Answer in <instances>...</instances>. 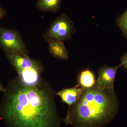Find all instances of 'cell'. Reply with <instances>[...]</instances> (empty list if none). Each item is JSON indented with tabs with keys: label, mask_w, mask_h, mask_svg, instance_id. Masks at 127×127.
I'll use <instances>...</instances> for the list:
<instances>
[{
	"label": "cell",
	"mask_w": 127,
	"mask_h": 127,
	"mask_svg": "<svg viewBox=\"0 0 127 127\" xmlns=\"http://www.w3.org/2000/svg\"><path fill=\"white\" fill-rule=\"evenodd\" d=\"M0 104V116L6 127H59L52 97L39 85L9 83Z\"/></svg>",
	"instance_id": "obj_1"
},
{
	"label": "cell",
	"mask_w": 127,
	"mask_h": 127,
	"mask_svg": "<svg viewBox=\"0 0 127 127\" xmlns=\"http://www.w3.org/2000/svg\"><path fill=\"white\" fill-rule=\"evenodd\" d=\"M118 108L114 90L101 89L94 85L84 89L64 121L73 127H103L113 119Z\"/></svg>",
	"instance_id": "obj_2"
},
{
	"label": "cell",
	"mask_w": 127,
	"mask_h": 127,
	"mask_svg": "<svg viewBox=\"0 0 127 127\" xmlns=\"http://www.w3.org/2000/svg\"><path fill=\"white\" fill-rule=\"evenodd\" d=\"M75 32L74 23L65 13H63L51 23L42 36L48 43L53 41L64 42L70 39Z\"/></svg>",
	"instance_id": "obj_3"
},
{
	"label": "cell",
	"mask_w": 127,
	"mask_h": 127,
	"mask_svg": "<svg viewBox=\"0 0 127 127\" xmlns=\"http://www.w3.org/2000/svg\"><path fill=\"white\" fill-rule=\"evenodd\" d=\"M0 47L6 53H16L28 57L26 46L19 32L0 26Z\"/></svg>",
	"instance_id": "obj_4"
},
{
	"label": "cell",
	"mask_w": 127,
	"mask_h": 127,
	"mask_svg": "<svg viewBox=\"0 0 127 127\" xmlns=\"http://www.w3.org/2000/svg\"><path fill=\"white\" fill-rule=\"evenodd\" d=\"M122 66V65L120 63L114 67H109L104 65L98 68V76L96 80L95 86L101 89L114 90V84L116 73Z\"/></svg>",
	"instance_id": "obj_5"
},
{
	"label": "cell",
	"mask_w": 127,
	"mask_h": 127,
	"mask_svg": "<svg viewBox=\"0 0 127 127\" xmlns=\"http://www.w3.org/2000/svg\"><path fill=\"white\" fill-rule=\"evenodd\" d=\"M6 55L17 73L26 68L41 66L39 62L30 58L29 57L24 56L16 53H6Z\"/></svg>",
	"instance_id": "obj_6"
},
{
	"label": "cell",
	"mask_w": 127,
	"mask_h": 127,
	"mask_svg": "<svg viewBox=\"0 0 127 127\" xmlns=\"http://www.w3.org/2000/svg\"><path fill=\"white\" fill-rule=\"evenodd\" d=\"M42 66L33 67L23 69L18 73L21 83L25 86L32 87L38 85Z\"/></svg>",
	"instance_id": "obj_7"
},
{
	"label": "cell",
	"mask_w": 127,
	"mask_h": 127,
	"mask_svg": "<svg viewBox=\"0 0 127 127\" xmlns=\"http://www.w3.org/2000/svg\"><path fill=\"white\" fill-rule=\"evenodd\" d=\"M84 89L81 87L73 88L64 89L57 93L56 94L61 97L63 102L66 103L68 106L67 115L70 112L71 107L79 100L83 92Z\"/></svg>",
	"instance_id": "obj_8"
},
{
	"label": "cell",
	"mask_w": 127,
	"mask_h": 127,
	"mask_svg": "<svg viewBox=\"0 0 127 127\" xmlns=\"http://www.w3.org/2000/svg\"><path fill=\"white\" fill-rule=\"evenodd\" d=\"M48 44V51L53 56L61 60H68V51L64 42L53 41Z\"/></svg>",
	"instance_id": "obj_9"
},
{
	"label": "cell",
	"mask_w": 127,
	"mask_h": 127,
	"mask_svg": "<svg viewBox=\"0 0 127 127\" xmlns=\"http://www.w3.org/2000/svg\"><path fill=\"white\" fill-rule=\"evenodd\" d=\"M95 75L89 69L82 71L79 74L78 84L75 87L81 86L84 89L91 88L94 86L96 83Z\"/></svg>",
	"instance_id": "obj_10"
},
{
	"label": "cell",
	"mask_w": 127,
	"mask_h": 127,
	"mask_svg": "<svg viewBox=\"0 0 127 127\" xmlns=\"http://www.w3.org/2000/svg\"><path fill=\"white\" fill-rule=\"evenodd\" d=\"M61 0H38L36 6L41 11L56 13L60 10Z\"/></svg>",
	"instance_id": "obj_11"
},
{
	"label": "cell",
	"mask_w": 127,
	"mask_h": 127,
	"mask_svg": "<svg viewBox=\"0 0 127 127\" xmlns=\"http://www.w3.org/2000/svg\"><path fill=\"white\" fill-rule=\"evenodd\" d=\"M116 22L127 40V9L122 15L118 17Z\"/></svg>",
	"instance_id": "obj_12"
},
{
	"label": "cell",
	"mask_w": 127,
	"mask_h": 127,
	"mask_svg": "<svg viewBox=\"0 0 127 127\" xmlns=\"http://www.w3.org/2000/svg\"><path fill=\"white\" fill-rule=\"evenodd\" d=\"M121 64L123 66L124 69L127 70V53L123 55L120 59Z\"/></svg>",
	"instance_id": "obj_13"
},
{
	"label": "cell",
	"mask_w": 127,
	"mask_h": 127,
	"mask_svg": "<svg viewBox=\"0 0 127 127\" xmlns=\"http://www.w3.org/2000/svg\"><path fill=\"white\" fill-rule=\"evenodd\" d=\"M6 14L5 11L0 6V20L4 17Z\"/></svg>",
	"instance_id": "obj_14"
},
{
	"label": "cell",
	"mask_w": 127,
	"mask_h": 127,
	"mask_svg": "<svg viewBox=\"0 0 127 127\" xmlns=\"http://www.w3.org/2000/svg\"><path fill=\"white\" fill-rule=\"evenodd\" d=\"M6 91L5 88L4 87L2 84L0 82V92H2L4 93Z\"/></svg>",
	"instance_id": "obj_15"
}]
</instances>
